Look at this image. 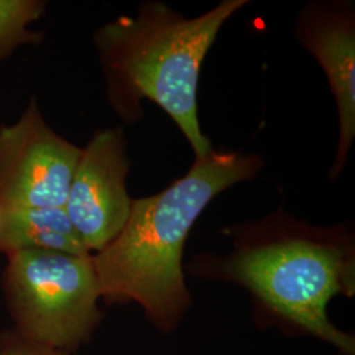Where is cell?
Returning a JSON list of instances; mask_svg holds the SVG:
<instances>
[{"label": "cell", "instance_id": "8", "mask_svg": "<svg viewBox=\"0 0 355 355\" xmlns=\"http://www.w3.org/2000/svg\"><path fill=\"white\" fill-rule=\"evenodd\" d=\"M23 250L91 255L64 207L0 208V252L10 255Z\"/></svg>", "mask_w": 355, "mask_h": 355}, {"label": "cell", "instance_id": "7", "mask_svg": "<svg viewBox=\"0 0 355 355\" xmlns=\"http://www.w3.org/2000/svg\"><path fill=\"white\" fill-rule=\"evenodd\" d=\"M295 36L324 70L338 114L337 150L329 178L347 162L355 137V6L350 0H312L300 10Z\"/></svg>", "mask_w": 355, "mask_h": 355}, {"label": "cell", "instance_id": "2", "mask_svg": "<svg viewBox=\"0 0 355 355\" xmlns=\"http://www.w3.org/2000/svg\"><path fill=\"white\" fill-rule=\"evenodd\" d=\"M248 0H221L186 17L164 1L149 0L94 35L107 99L124 123L142 119L144 101L161 107L189 141L195 158L214 150L198 117V83L207 53L221 28Z\"/></svg>", "mask_w": 355, "mask_h": 355}, {"label": "cell", "instance_id": "9", "mask_svg": "<svg viewBox=\"0 0 355 355\" xmlns=\"http://www.w3.org/2000/svg\"><path fill=\"white\" fill-rule=\"evenodd\" d=\"M46 3L37 0H0V60L8 58L16 48L40 42L42 35L28 26L37 21Z\"/></svg>", "mask_w": 355, "mask_h": 355}, {"label": "cell", "instance_id": "4", "mask_svg": "<svg viewBox=\"0 0 355 355\" xmlns=\"http://www.w3.org/2000/svg\"><path fill=\"white\" fill-rule=\"evenodd\" d=\"M7 257L1 283L13 329L69 354L89 343L103 318L92 254L23 250Z\"/></svg>", "mask_w": 355, "mask_h": 355}, {"label": "cell", "instance_id": "5", "mask_svg": "<svg viewBox=\"0 0 355 355\" xmlns=\"http://www.w3.org/2000/svg\"><path fill=\"white\" fill-rule=\"evenodd\" d=\"M80 154L32 101L15 124L0 127V208L64 207Z\"/></svg>", "mask_w": 355, "mask_h": 355}, {"label": "cell", "instance_id": "1", "mask_svg": "<svg viewBox=\"0 0 355 355\" xmlns=\"http://www.w3.org/2000/svg\"><path fill=\"white\" fill-rule=\"evenodd\" d=\"M262 167L258 154L214 149L165 190L133 199L124 228L92 255L101 299L137 303L159 329H173L191 305L182 259L195 221L218 193Z\"/></svg>", "mask_w": 355, "mask_h": 355}, {"label": "cell", "instance_id": "3", "mask_svg": "<svg viewBox=\"0 0 355 355\" xmlns=\"http://www.w3.org/2000/svg\"><path fill=\"white\" fill-rule=\"evenodd\" d=\"M236 248L225 257L199 259L202 275L229 280L282 318L343 354L354 355V338L336 328L328 305L355 290L354 242L350 228H321L278 209L261 221L233 228Z\"/></svg>", "mask_w": 355, "mask_h": 355}, {"label": "cell", "instance_id": "6", "mask_svg": "<svg viewBox=\"0 0 355 355\" xmlns=\"http://www.w3.org/2000/svg\"><path fill=\"white\" fill-rule=\"evenodd\" d=\"M127 146L123 127L102 129L94 133L78 161L64 208L89 253L112 241L130 214Z\"/></svg>", "mask_w": 355, "mask_h": 355}, {"label": "cell", "instance_id": "10", "mask_svg": "<svg viewBox=\"0 0 355 355\" xmlns=\"http://www.w3.org/2000/svg\"><path fill=\"white\" fill-rule=\"evenodd\" d=\"M0 355H71L54 350L38 343H31L16 330H4L0 333Z\"/></svg>", "mask_w": 355, "mask_h": 355}]
</instances>
